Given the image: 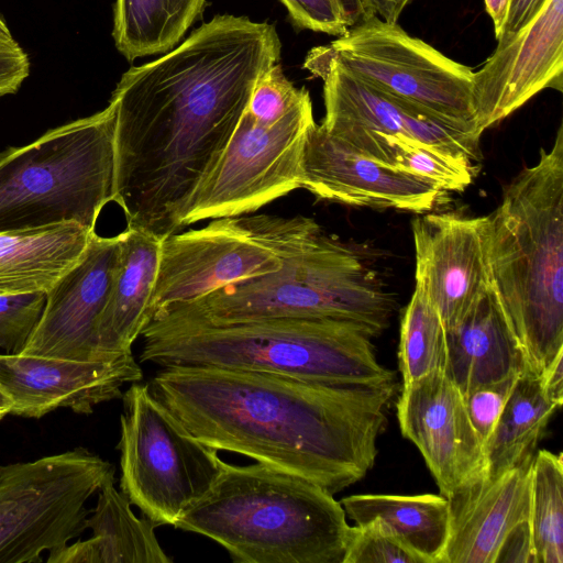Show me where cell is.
Listing matches in <instances>:
<instances>
[{"label":"cell","mask_w":563,"mask_h":563,"mask_svg":"<svg viewBox=\"0 0 563 563\" xmlns=\"http://www.w3.org/2000/svg\"><path fill=\"white\" fill-rule=\"evenodd\" d=\"M273 24L216 15L125 71L115 106L114 197L126 227L166 238L230 141L258 78L280 58Z\"/></svg>","instance_id":"cell-1"},{"label":"cell","mask_w":563,"mask_h":563,"mask_svg":"<svg viewBox=\"0 0 563 563\" xmlns=\"http://www.w3.org/2000/svg\"><path fill=\"white\" fill-rule=\"evenodd\" d=\"M147 385L203 444L302 477L333 495L374 466L396 387L183 365L161 367Z\"/></svg>","instance_id":"cell-2"},{"label":"cell","mask_w":563,"mask_h":563,"mask_svg":"<svg viewBox=\"0 0 563 563\" xmlns=\"http://www.w3.org/2000/svg\"><path fill=\"white\" fill-rule=\"evenodd\" d=\"M252 233L280 258L272 273L224 286L156 316L212 324L269 318H331L366 328L373 338L389 325L395 302L349 245L312 218L244 216Z\"/></svg>","instance_id":"cell-3"},{"label":"cell","mask_w":563,"mask_h":563,"mask_svg":"<svg viewBox=\"0 0 563 563\" xmlns=\"http://www.w3.org/2000/svg\"><path fill=\"white\" fill-rule=\"evenodd\" d=\"M140 361L159 367L212 366L341 386H387L371 332L331 318H269L235 323L154 317L142 330Z\"/></svg>","instance_id":"cell-4"},{"label":"cell","mask_w":563,"mask_h":563,"mask_svg":"<svg viewBox=\"0 0 563 563\" xmlns=\"http://www.w3.org/2000/svg\"><path fill=\"white\" fill-rule=\"evenodd\" d=\"M493 288L522 351L540 375L563 353V126L487 216Z\"/></svg>","instance_id":"cell-5"},{"label":"cell","mask_w":563,"mask_h":563,"mask_svg":"<svg viewBox=\"0 0 563 563\" xmlns=\"http://www.w3.org/2000/svg\"><path fill=\"white\" fill-rule=\"evenodd\" d=\"M175 528L216 541L236 563H343L351 526L323 487L261 462L222 461Z\"/></svg>","instance_id":"cell-6"},{"label":"cell","mask_w":563,"mask_h":563,"mask_svg":"<svg viewBox=\"0 0 563 563\" xmlns=\"http://www.w3.org/2000/svg\"><path fill=\"white\" fill-rule=\"evenodd\" d=\"M115 106L0 153V233L77 222L114 197Z\"/></svg>","instance_id":"cell-7"},{"label":"cell","mask_w":563,"mask_h":563,"mask_svg":"<svg viewBox=\"0 0 563 563\" xmlns=\"http://www.w3.org/2000/svg\"><path fill=\"white\" fill-rule=\"evenodd\" d=\"M120 488L155 527H176L212 487L222 460L151 393L131 383L122 395Z\"/></svg>","instance_id":"cell-8"},{"label":"cell","mask_w":563,"mask_h":563,"mask_svg":"<svg viewBox=\"0 0 563 563\" xmlns=\"http://www.w3.org/2000/svg\"><path fill=\"white\" fill-rule=\"evenodd\" d=\"M114 478V467L76 448L0 465V563L41 562L86 530V501Z\"/></svg>","instance_id":"cell-9"},{"label":"cell","mask_w":563,"mask_h":563,"mask_svg":"<svg viewBox=\"0 0 563 563\" xmlns=\"http://www.w3.org/2000/svg\"><path fill=\"white\" fill-rule=\"evenodd\" d=\"M314 123L309 91L271 125L256 121L246 108L191 197L183 228L252 213L301 188L305 142Z\"/></svg>","instance_id":"cell-10"},{"label":"cell","mask_w":563,"mask_h":563,"mask_svg":"<svg viewBox=\"0 0 563 563\" xmlns=\"http://www.w3.org/2000/svg\"><path fill=\"white\" fill-rule=\"evenodd\" d=\"M328 46L342 66L371 85L445 121L476 126L474 71L398 23L374 14Z\"/></svg>","instance_id":"cell-11"},{"label":"cell","mask_w":563,"mask_h":563,"mask_svg":"<svg viewBox=\"0 0 563 563\" xmlns=\"http://www.w3.org/2000/svg\"><path fill=\"white\" fill-rule=\"evenodd\" d=\"M303 67L323 81L321 125L330 135H405L456 157L479 159L482 134L476 126L445 121L371 85L342 66L328 45L312 48Z\"/></svg>","instance_id":"cell-12"},{"label":"cell","mask_w":563,"mask_h":563,"mask_svg":"<svg viewBox=\"0 0 563 563\" xmlns=\"http://www.w3.org/2000/svg\"><path fill=\"white\" fill-rule=\"evenodd\" d=\"M282 258L265 246L244 216L212 219L162 241L150 321L164 308L199 299L230 284L277 271Z\"/></svg>","instance_id":"cell-13"},{"label":"cell","mask_w":563,"mask_h":563,"mask_svg":"<svg viewBox=\"0 0 563 563\" xmlns=\"http://www.w3.org/2000/svg\"><path fill=\"white\" fill-rule=\"evenodd\" d=\"M473 74L477 131L504 120L545 88H563V0H545Z\"/></svg>","instance_id":"cell-14"},{"label":"cell","mask_w":563,"mask_h":563,"mask_svg":"<svg viewBox=\"0 0 563 563\" xmlns=\"http://www.w3.org/2000/svg\"><path fill=\"white\" fill-rule=\"evenodd\" d=\"M396 409L401 434L417 446L445 498L486 474L484 445L445 372L402 385Z\"/></svg>","instance_id":"cell-15"},{"label":"cell","mask_w":563,"mask_h":563,"mask_svg":"<svg viewBox=\"0 0 563 563\" xmlns=\"http://www.w3.org/2000/svg\"><path fill=\"white\" fill-rule=\"evenodd\" d=\"M412 235L415 288L451 328L492 286L487 216L427 213L413 219Z\"/></svg>","instance_id":"cell-16"},{"label":"cell","mask_w":563,"mask_h":563,"mask_svg":"<svg viewBox=\"0 0 563 563\" xmlns=\"http://www.w3.org/2000/svg\"><path fill=\"white\" fill-rule=\"evenodd\" d=\"M301 188L319 199L354 207L430 211L442 189L409 172L374 161L314 123L301 159Z\"/></svg>","instance_id":"cell-17"},{"label":"cell","mask_w":563,"mask_h":563,"mask_svg":"<svg viewBox=\"0 0 563 563\" xmlns=\"http://www.w3.org/2000/svg\"><path fill=\"white\" fill-rule=\"evenodd\" d=\"M143 377L132 353L99 361L0 354V389L15 416L40 418L57 408L89 415L121 398V388Z\"/></svg>","instance_id":"cell-18"},{"label":"cell","mask_w":563,"mask_h":563,"mask_svg":"<svg viewBox=\"0 0 563 563\" xmlns=\"http://www.w3.org/2000/svg\"><path fill=\"white\" fill-rule=\"evenodd\" d=\"M120 252V233H95L78 261L47 292L41 319L20 354L99 361L97 328ZM112 358V357H111Z\"/></svg>","instance_id":"cell-19"},{"label":"cell","mask_w":563,"mask_h":563,"mask_svg":"<svg viewBox=\"0 0 563 563\" xmlns=\"http://www.w3.org/2000/svg\"><path fill=\"white\" fill-rule=\"evenodd\" d=\"M531 461L498 476L485 474L446 498L450 527L441 563H496L507 536L529 520Z\"/></svg>","instance_id":"cell-20"},{"label":"cell","mask_w":563,"mask_h":563,"mask_svg":"<svg viewBox=\"0 0 563 563\" xmlns=\"http://www.w3.org/2000/svg\"><path fill=\"white\" fill-rule=\"evenodd\" d=\"M446 330L445 374L464 395L527 369L500 301L488 287L462 319Z\"/></svg>","instance_id":"cell-21"},{"label":"cell","mask_w":563,"mask_h":563,"mask_svg":"<svg viewBox=\"0 0 563 563\" xmlns=\"http://www.w3.org/2000/svg\"><path fill=\"white\" fill-rule=\"evenodd\" d=\"M163 239L132 227L120 233L117 268L97 328L100 358L132 353L133 342L150 322Z\"/></svg>","instance_id":"cell-22"},{"label":"cell","mask_w":563,"mask_h":563,"mask_svg":"<svg viewBox=\"0 0 563 563\" xmlns=\"http://www.w3.org/2000/svg\"><path fill=\"white\" fill-rule=\"evenodd\" d=\"M114 478L98 492V503L85 521L92 534L49 552L48 563H170L147 518H136Z\"/></svg>","instance_id":"cell-23"},{"label":"cell","mask_w":563,"mask_h":563,"mask_svg":"<svg viewBox=\"0 0 563 563\" xmlns=\"http://www.w3.org/2000/svg\"><path fill=\"white\" fill-rule=\"evenodd\" d=\"M96 233L77 222L0 233V295L47 292Z\"/></svg>","instance_id":"cell-24"},{"label":"cell","mask_w":563,"mask_h":563,"mask_svg":"<svg viewBox=\"0 0 563 563\" xmlns=\"http://www.w3.org/2000/svg\"><path fill=\"white\" fill-rule=\"evenodd\" d=\"M341 505L355 525L380 519L426 563H441L450 527L443 495L358 494L342 498Z\"/></svg>","instance_id":"cell-25"},{"label":"cell","mask_w":563,"mask_h":563,"mask_svg":"<svg viewBox=\"0 0 563 563\" xmlns=\"http://www.w3.org/2000/svg\"><path fill=\"white\" fill-rule=\"evenodd\" d=\"M559 408L545 394L539 375L521 373L485 445L486 474L498 476L530 462Z\"/></svg>","instance_id":"cell-26"},{"label":"cell","mask_w":563,"mask_h":563,"mask_svg":"<svg viewBox=\"0 0 563 563\" xmlns=\"http://www.w3.org/2000/svg\"><path fill=\"white\" fill-rule=\"evenodd\" d=\"M207 0H115L113 31L129 60L173 49L201 14Z\"/></svg>","instance_id":"cell-27"},{"label":"cell","mask_w":563,"mask_h":563,"mask_svg":"<svg viewBox=\"0 0 563 563\" xmlns=\"http://www.w3.org/2000/svg\"><path fill=\"white\" fill-rule=\"evenodd\" d=\"M534 563H563V459L538 451L530 464V515Z\"/></svg>","instance_id":"cell-28"},{"label":"cell","mask_w":563,"mask_h":563,"mask_svg":"<svg viewBox=\"0 0 563 563\" xmlns=\"http://www.w3.org/2000/svg\"><path fill=\"white\" fill-rule=\"evenodd\" d=\"M371 134L365 155L374 161L423 177L442 190L462 191L472 183L468 159L405 135Z\"/></svg>","instance_id":"cell-29"},{"label":"cell","mask_w":563,"mask_h":563,"mask_svg":"<svg viewBox=\"0 0 563 563\" xmlns=\"http://www.w3.org/2000/svg\"><path fill=\"white\" fill-rule=\"evenodd\" d=\"M446 330L437 309L415 288L400 322L398 349L402 385L432 372H445Z\"/></svg>","instance_id":"cell-30"},{"label":"cell","mask_w":563,"mask_h":563,"mask_svg":"<svg viewBox=\"0 0 563 563\" xmlns=\"http://www.w3.org/2000/svg\"><path fill=\"white\" fill-rule=\"evenodd\" d=\"M294 25L338 37L376 14L374 0H280Z\"/></svg>","instance_id":"cell-31"},{"label":"cell","mask_w":563,"mask_h":563,"mask_svg":"<svg viewBox=\"0 0 563 563\" xmlns=\"http://www.w3.org/2000/svg\"><path fill=\"white\" fill-rule=\"evenodd\" d=\"M343 563H426L380 519L350 528Z\"/></svg>","instance_id":"cell-32"},{"label":"cell","mask_w":563,"mask_h":563,"mask_svg":"<svg viewBox=\"0 0 563 563\" xmlns=\"http://www.w3.org/2000/svg\"><path fill=\"white\" fill-rule=\"evenodd\" d=\"M46 302V292L0 295V347L20 354L37 325Z\"/></svg>","instance_id":"cell-33"},{"label":"cell","mask_w":563,"mask_h":563,"mask_svg":"<svg viewBox=\"0 0 563 563\" xmlns=\"http://www.w3.org/2000/svg\"><path fill=\"white\" fill-rule=\"evenodd\" d=\"M308 90L296 88L284 75L282 66L276 63L257 80L247 110L263 124H274L285 115Z\"/></svg>","instance_id":"cell-34"},{"label":"cell","mask_w":563,"mask_h":563,"mask_svg":"<svg viewBox=\"0 0 563 563\" xmlns=\"http://www.w3.org/2000/svg\"><path fill=\"white\" fill-rule=\"evenodd\" d=\"M516 377L477 387L464 395L465 408L485 450L507 402Z\"/></svg>","instance_id":"cell-35"},{"label":"cell","mask_w":563,"mask_h":563,"mask_svg":"<svg viewBox=\"0 0 563 563\" xmlns=\"http://www.w3.org/2000/svg\"><path fill=\"white\" fill-rule=\"evenodd\" d=\"M29 74L27 54L12 35H0V97L15 93Z\"/></svg>","instance_id":"cell-36"},{"label":"cell","mask_w":563,"mask_h":563,"mask_svg":"<svg viewBox=\"0 0 563 563\" xmlns=\"http://www.w3.org/2000/svg\"><path fill=\"white\" fill-rule=\"evenodd\" d=\"M499 562L534 563L529 520L518 525L507 536L496 560V563Z\"/></svg>","instance_id":"cell-37"},{"label":"cell","mask_w":563,"mask_h":563,"mask_svg":"<svg viewBox=\"0 0 563 563\" xmlns=\"http://www.w3.org/2000/svg\"><path fill=\"white\" fill-rule=\"evenodd\" d=\"M545 0H510L509 12L501 35L507 37L525 26L542 8Z\"/></svg>","instance_id":"cell-38"},{"label":"cell","mask_w":563,"mask_h":563,"mask_svg":"<svg viewBox=\"0 0 563 563\" xmlns=\"http://www.w3.org/2000/svg\"><path fill=\"white\" fill-rule=\"evenodd\" d=\"M548 397L559 407L563 404V353L539 375Z\"/></svg>","instance_id":"cell-39"},{"label":"cell","mask_w":563,"mask_h":563,"mask_svg":"<svg viewBox=\"0 0 563 563\" xmlns=\"http://www.w3.org/2000/svg\"><path fill=\"white\" fill-rule=\"evenodd\" d=\"M487 13L493 20L496 40L501 35L507 21L510 0H484Z\"/></svg>","instance_id":"cell-40"},{"label":"cell","mask_w":563,"mask_h":563,"mask_svg":"<svg viewBox=\"0 0 563 563\" xmlns=\"http://www.w3.org/2000/svg\"><path fill=\"white\" fill-rule=\"evenodd\" d=\"M410 0H374L376 15L388 23H397Z\"/></svg>","instance_id":"cell-41"},{"label":"cell","mask_w":563,"mask_h":563,"mask_svg":"<svg viewBox=\"0 0 563 563\" xmlns=\"http://www.w3.org/2000/svg\"><path fill=\"white\" fill-rule=\"evenodd\" d=\"M11 407L10 398L0 389V420L11 412Z\"/></svg>","instance_id":"cell-42"},{"label":"cell","mask_w":563,"mask_h":563,"mask_svg":"<svg viewBox=\"0 0 563 563\" xmlns=\"http://www.w3.org/2000/svg\"><path fill=\"white\" fill-rule=\"evenodd\" d=\"M0 35L4 36H11V32L9 30V26L4 22V20L0 16Z\"/></svg>","instance_id":"cell-43"}]
</instances>
